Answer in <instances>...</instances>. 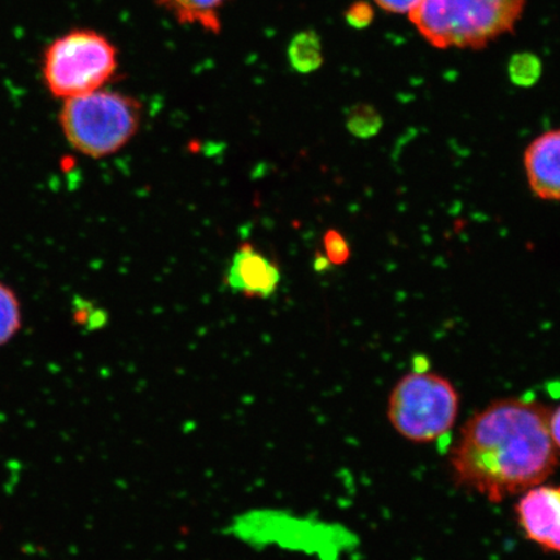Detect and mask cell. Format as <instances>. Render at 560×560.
Masks as SVG:
<instances>
[{
	"label": "cell",
	"mask_w": 560,
	"mask_h": 560,
	"mask_svg": "<svg viewBox=\"0 0 560 560\" xmlns=\"http://www.w3.org/2000/svg\"><path fill=\"white\" fill-rule=\"evenodd\" d=\"M550 410L524 398L489 404L465 424L450 464L455 485L490 502L542 485L557 471Z\"/></svg>",
	"instance_id": "obj_1"
},
{
	"label": "cell",
	"mask_w": 560,
	"mask_h": 560,
	"mask_svg": "<svg viewBox=\"0 0 560 560\" xmlns=\"http://www.w3.org/2000/svg\"><path fill=\"white\" fill-rule=\"evenodd\" d=\"M524 5L525 0H420L409 19L440 50H480L515 30Z\"/></svg>",
	"instance_id": "obj_2"
},
{
	"label": "cell",
	"mask_w": 560,
	"mask_h": 560,
	"mask_svg": "<svg viewBox=\"0 0 560 560\" xmlns=\"http://www.w3.org/2000/svg\"><path fill=\"white\" fill-rule=\"evenodd\" d=\"M59 121L73 150L89 158H105L120 151L137 135L142 104L117 91L101 89L66 100Z\"/></svg>",
	"instance_id": "obj_3"
},
{
	"label": "cell",
	"mask_w": 560,
	"mask_h": 560,
	"mask_svg": "<svg viewBox=\"0 0 560 560\" xmlns=\"http://www.w3.org/2000/svg\"><path fill=\"white\" fill-rule=\"evenodd\" d=\"M459 406L458 390L450 380L416 369L392 389L387 417L398 435L411 443L429 444L453 430Z\"/></svg>",
	"instance_id": "obj_4"
},
{
	"label": "cell",
	"mask_w": 560,
	"mask_h": 560,
	"mask_svg": "<svg viewBox=\"0 0 560 560\" xmlns=\"http://www.w3.org/2000/svg\"><path fill=\"white\" fill-rule=\"evenodd\" d=\"M118 50L104 34L74 30L56 38L44 58L48 91L61 101L101 90L117 73Z\"/></svg>",
	"instance_id": "obj_5"
},
{
	"label": "cell",
	"mask_w": 560,
	"mask_h": 560,
	"mask_svg": "<svg viewBox=\"0 0 560 560\" xmlns=\"http://www.w3.org/2000/svg\"><path fill=\"white\" fill-rule=\"evenodd\" d=\"M522 494L515 514L523 534L544 551L560 555V486L542 482Z\"/></svg>",
	"instance_id": "obj_6"
},
{
	"label": "cell",
	"mask_w": 560,
	"mask_h": 560,
	"mask_svg": "<svg viewBox=\"0 0 560 560\" xmlns=\"http://www.w3.org/2000/svg\"><path fill=\"white\" fill-rule=\"evenodd\" d=\"M225 280L231 291L245 298L268 299L278 290L280 269L260 249L245 243L231 258Z\"/></svg>",
	"instance_id": "obj_7"
},
{
	"label": "cell",
	"mask_w": 560,
	"mask_h": 560,
	"mask_svg": "<svg viewBox=\"0 0 560 560\" xmlns=\"http://www.w3.org/2000/svg\"><path fill=\"white\" fill-rule=\"evenodd\" d=\"M524 170L537 198L560 201V129L532 140L524 152Z\"/></svg>",
	"instance_id": "obj_8"
},
{
	"label": "cell",
	"mask_w": 560,
	"mask_h": 560,
	"mask_svg": "<svg viewBox=\"0 0 560 560\" xmlns=\"http://www.w3.org/2000/svg\"><path fill=\"white\" fill-rule=\"evenodd\" d=\"M233 0H156L160 9L180 25L200 27L210 34L222 32V12Z\"/></svg>",
	"instance_id": "obj_9"
},
{
	"label": "cell",
	"mask_w": 560,
	"mask_h": 560,
	"mask_svg": "<svg viewBox=\"0 0 560 560\" xmlns=\"http://www.w3.org/2000/svg\"><path fill=\"white\" fill-rule=\"evenodd\" d=\"M290 65L299 73H313L324 65V47L317 33L301 32L291 40Z\"/></svg>",
	"instance_id": "obj_10"
},
{
	"label": "cell",
	"mask_w": 560,
	"mask_h": 560,
	"mask_svg": "<svg viewBox=\"0 0 560 560\" xmlns=\"http://www.w3.org/2000/svg\"><path fill=\"white\" fill-rule=\"evenodd\" d=\"M23 327L20 300L11 287L0 282V348L9 345Z\"/></svg>",
	"instance_id": "obj_11"
},
{
	"label": "cell",
	"mask_w": 560,
	"mask_h": 560,
	"mask_svg": "<svg viewBox=\"0 0 560 560\" xmlns=\"http://www.w3.org/2000/svg\"><path fill=\"white\" fill-rule=\"evenodd\" d=\"M347 128L357 138H374L383 128V117L373 105L355 104L347 114Z\"/></svg>",
	"instance_id": "obj_12"
},
{
	"label": "cell",
	"mask_w": 560,
	"mask_h": 560,
	"mask_svg": "<svg viewBox=\"0 0 560 560\" xmlns=\"http://www.w3.org/2000/svg\"><path fill=\"white\" fill-rule=\"evenodd\" d=\"M542 62L538 56L532 52L515 54L509 62V77L514 85L532 88L540 81Z\"/></svg>",
	"instance_id": "obj_13"
},
{
	"label": "cell",
	"mask_w": 560,
	"mask_h": 560,
	"mask_svg": "<svg viewBox=\"0 0 560 560\" xmlns=\"http://www.w3.org/2000/svg\"><path fill=\"white\" fill-rule=\"evenodd\" d=\"M326 257L331 265H345L350 258V247L338 230H328L324 236Z\"/></svg>",
	"instance_id": "obj_14"
},
{
	"label": "cell",
	"mask_w": 560,
	"mask_h": 560,
	"mask_svg": "<svg viewBox=\"0 0 560 560\" xmlns=\"http://www.w3.org/2000/svg\"><path fill=\"white\" fill-rule=\"evenodd\" d=\"M374 16L375 13L373 7L368 2H362V0L350 4L346 12L348 24L355 27V30H363V27H368L373 23Z\"/></svg>",
	"instance_id": "obj_15"
},
{
	"label": "cell",
	"mask_w": 560,
	"mask_h": 560,
	"mask_svg": "<svg viewBox=\"0 0 560 560\" xmlns=\"http://www.w3.org/2000/svg\"><path fill=\"white\" fill-rule=\"evenodd\" d=\"M377 7L382 10L398 13V15H405L416 9L420 0H374Z\"/></svg>",
	"instance_id": "obj_16"
},
{
	"label": "cell",
	"mask_w": 560,
	"mask_h": 560,
	"mask_svg": "<svg viewBox=\"0 0 560 560\" xmlns=\"http://www.w3.org/2000/svg\"><path fill=\"white\" fill-rule=\"evenodd\" d=\"M549 427L552 443L560 453V406L555 411H550Z\"/></svg>",
	"instance_id": "obj_17"
},
{
	"label": "cell",
	"mask_w": 560,
	"mask_h": 560,
	"mask_svg": "<svg viewBox=\"0 0 560 560\" xmlns=\"http://www.w3.org/2000/svg\"><path fill=\"white\" fill-rule=\"evenodd\" d=\"M330 265H331V262L328 261V258L326 256L318 255L317 257H315V261H314L315 270H317V271L327 270L328 266H330Z\"/></svg>",
	"instance_id": "obj_18"
}]
</instances>
